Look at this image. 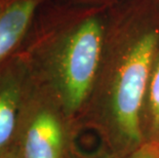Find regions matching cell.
I'll use <instances>...</instances> for the list:
<instances>
[{"mask_svg":"<svg viewBox=\"0 0 159 158\" xmlns=\"http://www.w3.org/2000/svg\"><path fill=\"white\" fill-rule=\"evenodd\" d=\"M41 0H0V66L9 61L28 32Z\"/></svg>","mask_w":159,"mask_h":158,"instance_id":"cell-5","label":"cell"},{"mask_svg":"<svg viewBox=\"0 0 159 158\" xmlns=\"http://www.w3.org/2000/svg\"><path fill=\"white\" fill-rule=\"evenodd\" d=\"M66 158H78L76 155H69V154H67Z\"/></svg>","mask_w":159,"mask_h":158,"instance_id":"cell-9","label":"cell"},{"mask_svg":"<svg viewBox=\"0 0 159 158\" xmlns=\"http://www.w3.org/2000/svg\"><path fill=\"white\" fill-rule=\"evenodd\" d=\"M125 158H159V144L146 142L128 153Z\"/></svg>","mask_w":159,"mask_h":158,"instance_id":"cell-7","label":"cell"},{"mask_svg":"<svg viewBox=\"0 0 159 158\" xmlns=\"http://www.w3.org/2000/svg\"><path fill=\"white\" fill-rule=\"evenodd\" d=\"M67 115L36 81L23 107L13 144L19 158H66Z\"/></svg>","mask_w":159,"mask_h":158,"instance_id":"cell-3","label":"cell"},{"mask_svg":"<svg viewBox=\"0 0 159 158\" xmlns=\"http://www.w3.org/2000/svg\"><path fill=\"white\" fill-rule=\"evenodd\" d=\"M35 76L28 63L18 56L0 66V152L13 147L23 107Z\"/></svg>","mask_w":159,"mask_h":158,"instance_id":"cell-4","label":"cell"},{"mask_svg":"<svg viewBox=\"0 0 159 158\" xmlns=\"http://www.w3.org/2000/svg\"><path fill=\"white\" fill-rule=\"evenodd\" d=\"M143 133L159 144V50L152 67L143 108Z\"/></svg>","mask_w":159,"mask_h":158,"instance_id":"cell-6","label":"cell"},{"mask_svg":"<svg viewBox=\"0 0 159 158\" xmlns=\"http://www.w3.org/2000/svg\"><path fill=\"white\" fill-rule=\"evenodd\" d=\"M104 48L98 19L79 23L50 48L43 65V87L67 117L78 113L93 93Z\"/></svg>","mask_w":159,"mask_h":158,"instance_id":"cell-2","label":"cell"},{"mask_svg":"<svg viewBox=\"0 0 159 158\" xmlns=\"http://www.w3.org/2000/svg\"><path fill=\"white\" fill-rule=\"evenodd\" d=\"M0 158H19V156L16 152L15 148L11 147L7 150L1 151L0 152Z\"/></svg>","mask_w":159,"mask_h":158,"instance_id":"cell-8","label":"cell"},{"mask_svg":"<svg viewBox=\"0 0 159 158\" xmlns=\"http://www.w3.org/2000/svg\"><path fill=\"white\" fill-rule=\"evenodd\" d=\"M159 50V31L147 29L120 52L103 97V124L110 139L127 154L144 142L143 108L152 67Z\"/></svg>","mask_w":159,"mask_h":158,"instance_id":"cell-1","label":"cell"}]
</instances>
